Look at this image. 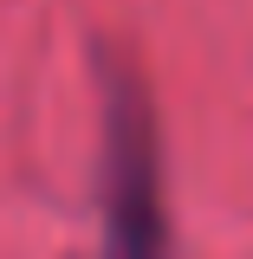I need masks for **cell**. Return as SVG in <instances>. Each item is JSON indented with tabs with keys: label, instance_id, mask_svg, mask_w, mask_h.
I'll list each match as a JSON object with an SVG mask.
<instances>
[{
	"label": "cell",
	"instance_id": "1",
	"mask_svg": "<svg viewBox=\"0 0 253 259\" xmlns=\"http://www.w3.org/2000/svg\"><path fill=\"white\" fill-rule=\"evenodd\" d=\"M104 259H169L156 130L124 71L104 78Z\"/></svg>",
	"mask_w": 253,
	"mask_h": 259
}]
</instances>
